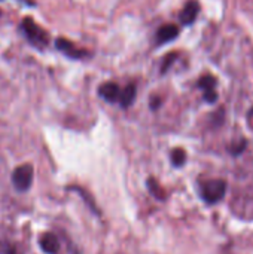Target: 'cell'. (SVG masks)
Instances as JSON below:
<instances>
[{
	"label": "cell",
	"instance_id": "5b68a950",
	"mask_svg": "<svg viewBox=\"0 0 253 254\" xmlns=\"http://www.w3.org/2000/svg\"><path fill=\"white\" fill-rule=\"evenodd\" d=\"M198 12H200V4H198V1H197V0H189V1L183 6L182 12H180V15H179L180 22H182L183 25H191V24L195 21Z\"/></svg>",
	"mask_w": 253,
	"mask_h": 254
},
{
	"label": "cell",
	"instance_id": "7a4b0ae2",
	"mask_svg": "<svg viewBox=\"0 0 253 254\" xmlns=\"http://www.w3.org/2000/svg\"><path fill=\"white\" fill-rule=\"evenodd\" d=\"M227 183L224 180H207L201 185V196L207 204H215L225 196Z\"/></svg>",
	"mask_w": 253,
	"mask_h": 254
},
{
	"label": "cell",
	"instance_id": "2e32d148",
	"mask_svg": "<svg viewBox=\"0 0 253 254\" xmlns=\"http://www.w3.org/2000/svg\"><path fill=\"white\" fill-rule=\"evenodd\" d=\"M160 106H161V98L157 97V95H154V97L151 98V109H152V110H157Z\"/></svg>",
	"mask_w": 253,
	"mask_h": 254
},
{
	"label": "cell",
	"instance_id": "6da1fadb",
	"mask_svg": "<svg viewBox=\"0 0 253 254\" xmlns=\"http://www.w3.org/2000/svg\"><path fill=\"white\" fill-rule=\"evenodd\" d=\"M21 27H22V31H24V34L27 36V39H28L34 46H37V48L42 49V48H45V46L48 45V42H49L48 33H46L42 27H39V25L34 22V19H31V18H24Z\"/></svg>",
	"mask_w": 253,
	"mask_h": 254
},
{
	"label": "cell",
	"instance_id": "8fae6325",
	"mask_svg": "<svg viewBox=\"0 0 253 254\" xmlns=\"http://www.w3.org/2000/svg\"><path fill=\"white\" fill-rule=\"evenodd\" d=\"M185 161H186V152L183 149L177 147L171 152V162L174 167H182L185 164Z\"/></svg>",
	"mask_w": 253,
	"mask_h": 254
},
{
	"label": "cell",
	"instance_id": "8992f818",
	"mask_svg": "<svg viewBox=\"0 0 253 254\" xmlns=\"http://www.w3.org/2000/svg\"><path fill=\"white\" fill-rule=\"evenodd\" d=\"M98 94L101 98H104L109 103H115L121 97V89L115 82H106L98 88Z\"/></svg>",
	"mask_w": 253,
	"mask_h": 254
},
{
	"label": "cell",
	"instance_id": "5bb4252c",
	"mask_svg": "<svg viewBox=\"0 0 253 254\" xmlns=\"http://www.w3.org/2000/svg\"><path fill=\"white\" fill-rule=\"evenodd\" d=\"M245 147H246V140H242V141H237L234 146H231V152H233V155H240L243 150H245Z\"/></svg>",
	"mask_w": 253,
	"mask_h": 254
},
{
	"label": "cell",
	"instance_id": "7c38bea8",
	"mask_svg": "<svg viewBox=\"0 0 253 254\" xmlns=\"http://www.w3.org/2000/svg\"><path fill=\"white\" fill-rule=\"evenodd\" d=\"M176 58H177V52H170V54H167L164 57V61H163V65H161V74H166L169 71V68L176 61Z\"/></svg>",
	"mask_w": 253,
	"mask_h": 254
},
{
	"label": "cell",
	"instance_id": "4fadbf2b",
	"mask_svg": "<svg viewBox=\"0 0 253 254\" xmlns=\"http://www.w3.org/2000/svg\"><path fill=\"white\" fill-rule=\"evenodd\" d=\"M148 186L151 189V192L155 195V198H160V199H164V190L160 188V185L154 180V179H149L148 180Z\"/></svg>",
	"mask_w": 253,
	"mask_h": 254
},
{
	"label": "cell",
	"instance_id": "52a82bcc",
	"mask_svg": "<svg viewBox=\"0 0 253 254\" xmlns=\"http://www.w3.org/2000/svg\"><path fill=\"white\" fill-rule=\"evenodd\" d=\"M179 36V27L174 24H164L158 28L157 33V40L160 43H166V42H171Z\"/></svg>",
	"mask_w": 253,
	"mask_h": 254
},
{
	"label": "cell",
	"instance_id": "277c9868",
	"mask_svg": "<svg viewBox=\"0 0 253 254\" xmlns=\"http://www.w3.org/2000/svg\"><path fill=\"white\" fill-rule=\"evenodd\" d=\"M55 46H57L58 51H61L63 54H66V55L70 57V58L78 60V58L86 57V51L79 49L78 46H75V45H73L70 40H67V39H63V37L57 39V40H55Z\"/></svg>",
	"mask_w": 253,
	"mask_h": 254
},
{
	"label": "cell",
	"instance_id": "3957f363",
	"mask_svg": "<svg viewBox=\"0 0 253 254\" xmlns=\"http://www.w3.org/2000/svg\"><path fill=\"white\" fill-rule=\"evenodd\" d=\"M31 182H33V167L30 164L19 165L13 170L12 183H13L16 190H19V192L28 190L31 186Z\"/></svg>",
	"mask_w": 253,
	"mask_h": 254
},
{
	"label": "cell",
	"instance_id": "30bf717a",
	"mask_svg": "<svg viewBox=\"0 0 253 254\" xmlns=\"http://www.w3.org/2000/svg\"><path fill=\"white\" fill-rule=\"evenodd\" d=\"M216 86V79L212 76V74H204L200 77L198 80V88L204 89V91H209V89H215Z\"/></svg>",
	"mask_w": 253,
	"mask_h": 254
},
{
	"label": "cell",
	"instance_id": "9a60e30c",
	"mask_svg": "<svg viewBox=\"0 0 253 254\" xmlns=\"http://www.w3.org/2000/svg\"><path fill=\"white\" fill-rule=\"evenodd\" d=\"M204 100L207 103H215L218 100V92L215 89H209V91H204Z\"/></svg>",
	"mask_w": 253,
	"mask_h": 254
},
{
	"label": "cell",
	"instance_id": "ba28073f",
	"mask_svg": "<svg viewBox=\"0 0 253 254\" xmlns=\"http://www.w3.org/2000/svg\"><path fill=\"white\" fill-rule=\"evenodd\" d=\"M39 244H40V249L46 254H58V252H60V243L54 234H49V232L43 234L40 237Z\"/></svg>",
	"mask_w": 253,
	"mask_h": 254
},
{
	"label": "cell",
	"instance_id": "9c48e42d",
	"mask_svg": "<svg viewBox=\"0 0 253 254\" xmlns=\"http://www.w3.org/2000/svg\"><path fill=\"white\" fill-rule=\"evenodd\" d=\"M136 98V85L134 83H128L122 91H121V97H119V103L124 109L130 107L133 104Z\"/></svg>",
	"mask_w": 253,
	"mask_h": 254
},
{
	"label": "cell",
	"instance_id": "e0dca14e",
	"mask_svg": "<svg viewBox=\"0 0 253 254\" xmlns=\"http://www.w3.org/2000/svg\"><path fill=\"white\" fill-rule=\"evenodd\" d=\"M0 15H1V10H0Z\"/></svg>",
	"mask_w": 253,
	"mask_h": 254
}]
</instances>
